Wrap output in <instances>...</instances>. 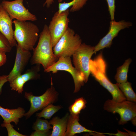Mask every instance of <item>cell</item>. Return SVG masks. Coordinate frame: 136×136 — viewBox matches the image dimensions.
<instances>
[{
  "mask_svg": "<svg viewBox=\"0 0 136 136\" xmlns=\"http://www.w3.org/2000/svg\"><path fill=\"white\" fill-rule=\"evenodd\" d=\"M48 26L44 25L41 32L38 44L33 49L31 64H41L44 69L51 66L58 60L54 54Z\"/></svg>",
  "mask_w": 136,
  "mask_h": 136,
  "instance_id": "obj_1",
  "label": "cell"
},
{
  "mask_svg": "<svg viewBox=\"0 0 136 136\" xmlns=\"http://www.w3.org/2000/svg\"><path fill=\"white\" fill-rule=\"evenodd\" d=\"M107 65L102 53L94 59H90L89 62L90 72L95 80L111 94L112 100L117 102L126 100L124 94L117 84L112 83L106 75Z\"/></svg>",
  "mask_w": 136,
  "mask_h": 136,
  "instance_id": "obj_2",
  "label": "cell"
},
{
  "mask_svg": "<svg viewBox=\"0 0 136 136\" xmlns=\"http://www.w3.org/2000/svg\"><path fill=\"white\" fill-rule=\"evenodd\" d=\"M13 23L15 26L14 36L17 44L25 50H32L38 39L39 29L38 26L30 21L16 19Z\"/></svg>",
  "mask_w": 136,
  "mask_h": 136,
  "instance_id": "obj_3",
  "label": "cell"
},
{
  "mask_svg": "<svg viewBox=\"0 0 136 136\" xmlns=\"http://www.w3.org/2000/svg\"><path fill=\"white\" fill-rule=\"evenodd\" d=\"M79 35L68 27L53 48L54 54L58 58L71 57L82 43Z\"/></svg>",
  "mask_w": 136,
  "mask_h": 136,
  "instance_id": "obj_4",
  "label": "cell"
},
{
  "mask_svg": "<svg viewBox=\"0 0 136 136\" xmlns=\"http://www.w3.org/2000/svg\"><path fill=\"white\" fill-rule=\"evenodd\" d=\"M104 109L113 114L117 113L120 116L119 122L120 125H123L129 121L136 125V104L135 102L127 100L120 102L109 99L105 103Z\"/></svg>",
  "mask_w": 136,
  "mask_h": 136,
  "instance_id": "obj_5",
  "label": "cell"
},
{
  "mask_svg": "<svg viewBox=\"0 0 136 136\" xmlns=\"http://www.w3.org/2000/svg\"><path fill=\"white\" fill-rule=\"evenodd\" d=\"M58 95V93L52 86L40 96H35L31 92H25L24 97L30 104L29 110L24 115L26 119L30 118L35 112L54 102L57 99Z\"/></svg>",
  "mask_w": 136,
  "mask_h": 136,
  "instance_id": "obj_6",
  "label": "cell"
},
{
  "mask_svg": "<svg viewBox=\"0 0 136 136\" xmlns=\"http://www.w3.org/2000/svg\"><path fill=\"white\" fill-rule=\"evenodd\" d=\"M94 50V47L82 43L72 55L75 67L83 77L85 83L88 81L90 74L89 62Z\"/></svg>",
  "mask_w": 136,
  "mask_h": 136,
  "instance_id": "obj_7",
  "label": "cell"
},
{
  "mask_svg": "<svg viewBox=\"0 0 136 136\" xmlns=\"http://www.w3.org/2000/svg\"><path fill=\"white\" fill-rule=\"evenodd\" d=\"M59 71H64L69 73L74 80L75 89L74 93L78 92L81 87L84 84L83 77L76 69L72 65L71 57H62L54 64L44 69L46 73L52 72L56 73Z\"/></svg>",
  "mask_w": 136,
  "mask_h": 136,
  "instance_id": "obj_8",
  "label": "cell"
},
{
  "mask_svg": "<svg viewBox=\"0 0 136 136\" xmlns=\"http://www.w3.org/2000/svg\"><path fill=\"white\" fill-rule=\"evenodd\" d=\"M69 9L54 14L48 26L53 47L63 35L68 27Z\"/></svg>",
  "mask_w": 136,
  "mask_h": 136,
  "instance_id": "obj_9",
  "label": "cell"
},
{
  "mask_svg": "<svg viewBox=\"0 0 136 136\" xmlns=\"http://www.w3.org/2000/svg\"><path fill=\"white\" fill-rule=\"evenodd\" d=\"M23 0L12 1H3L1 4L11 19L21 21H35L36 16L30 13L24 6Z\"/></svg>",
  "mask_w": 136,
  "mask_h": 136,
  "instance_id": "obj_10",
  "label": "cell"
},
{
  "mask_svg": "<svg viewBox=\"0 0 136 136\" xmlns=\"http://www.w3.org/2000/svg\"><path fill=\"white\" fill-rule=\"evenodd\" d=\"M132 25V23L129 21L122 20L118 22L114 20H111L110 22L109 30L107 34L94 47V53L105 48L109 47L111 45L112 41L117 36L120 31L122 30L129 27Z\"/></svg>",
  "mask_w": 136,
  "mask_h": 136,
  "instance_id": "obj_11",
  "label": "cell"
},
{
  "mask_svg": "<svg viewBox=\"0 0 136 136\" xmlns=\"http://www.w3.org/2000/svg\"><path fill=\"white\" fill-rule=\"evenodd\" d=\"M16 46V54L14 64L8 75L9 82L21 74L31 57L30 51L23 49L17 44Z\"/></svg>",
  "mask_w": 136,
  "mask_h": 136,
  "instance_id": "obj_12",
  "label": "cell"
},
{
  "mask_svg": "<svg viewBox=\"0 0 136 136\" xmlns=\"http://www.w3.org/2000/svg\"><path fill=\"white\" fill-rule=\"evenodd\" d=\"M12 20L0 4V31L6 37L13 47L17 44L14 36Z\"/></svg>",
  "mask_w": 136,
  "mask_h": 136,
  "instance_id": "obj_13",
  "label": "cell"
},
{
  "mask_svg": "<svg viewBox=\"0 0 136 136\" xmlns=\"http://www.w3.org/2000/svg\"><path fill=\"white\" fill-rule=\"evenodd\" d=\"M79 115H69L67 121L65 136H73L76 134L83 132H95L102 134L105 133L98 132L88 129L80 124L79 122Z\"/></svg>",
  "mask_w": 136,
  "mask_h": 136,
  "instance_id": "obj_14",
  "label": "cell"
},
{
  "mask_svg": "<svg viewBox=\"0 0 136 136\" xmlns=\"http://www.w3.org/2000/svg\"><path fill=\"white\" fill-rule=\"evenodd\" d=\"M25 111L24 109L19 107L16 109L5 108L0 106V115L4 120L3 122L6 123L13 122L17 125L19 119L24 116Z\"/></svg>",
  "mask_w": 136,
  "mask_h": 136,
  "instance_id": "obj_15",
  "label": "cell"
},
{
  "mask_svg": "<svg viewBox=\"0 0 136 136\" xmlns=\"http://www.w3.org/2000/svg\"><path fill=\"white\" fill-rule=\"evenodd\" d=\"M69 116L67 113L62 118L56 117L50 121L49 123L53 126V130L50 136H65Z\"/></svg>",
  "mask_w": 136,
  "mask_h": 136,
  "instance_id": "obj_16",
  "label": "cell"
},
{
  "mask_svg": "<svg viewBox=\"0 0 136 136\" xmlns=\"http://www.w3.org/2000/svg\"><path fill=\"white\" fill-rule=\"evenodd\" d=\"M88 0H73L68 3H59L58 10L57 11L59 13L65 11L71 7L70 12H74L81 9L86 3Z\"/></svg>",
  "mask_w": 136,
  "mask_h": 136,
  "instance_id": "obj_17",
  "label": "cell"
},
{
  "mask_svg": "<svg viewBox=\"0 0 136 136\" xmlns=\"http://www.w3.org/2000/svg\"><path fill=\"white\" fill-rule=\"evenodd\" d=\"M132 61L130 58L126 59L121 66L117 68L115 78L117 83L127 81V73L129 65Z\"/></svg>",
  "mask_w": 136,
  "mask_h": 136,
  "instance_id": "obj_18",
  "label": "cell"
},
{
  "mask_svg": "<svg viewBox=\"0 0 136 136\" xmlns=\"http://www.w3.org/2000/svg\"><path fill=\"white\" fill-rule=\"evenodd\" d=\"M116 84L125 96L126 100L134 102H136V94L132 88L130 83L127 81Z\"/></svg>",
  "mask_w": 136,
  "mask_h": 136,
  "instance_id": "obj_19",
  "label": "cell"
},
{
  "mask_svg": "<svg viewBox=\"0 0 136 136\" xmlns=\"http://www.w3.org/2000/svg\"><path fill=\"white\" fill-rule=\"evenodd\" d=\"M61 108L60 106H55L51 104L44 108L41 112L37 113L36 116L39 118L43 117L45 119H50Z\"/></svg>",
  "mask_w": 136,
  "mask_h": 136,
  "instance_id": "obj_20",
  "label": "cell"
},
{
  "mask_svg": "<svg viewBox=\"0 0 136 136\" xmlns=\"http://www.w3.org/2000/svg\"><path fill=\"white\" fill-rule=\"evenodd\" d=\"M86 100L83 97L75 99V102L69 107V110L70 114L73 115H78L81 111L86 107Z\"/></svg>",
  "mask_w": 136,
  "mask_h": 136,
  "instance_id": "obj_21",
  "label": "cell"
},
{
  "mask_svg": "<svg viewBox=\"0 0 136 136\" xmlns=\"http://www.w3.org/2000/svg\"><path fill=\"white\" fill-rule=\"evenodd\" d=\"M38 65L37 64L36 66L27 70L24 73L21 75L25 83L29 81L37 79L39 77V75L38 73L40 68Z\"/></svg>",
  "mask_w": 136,
  "mask_h": 136,
  "instance_id": "obj_22",
  "label": "cell"
},
{
  "mask_svg": "<svg viewBox=\"0 0 136 136\" xmlns=\"http://www.w3.org/2000/svg\"><path fill=\"white\" fill-rule=\"evenodd\" d=\"M21 75L9 82L11 90L16 91L19 94H21L22 93L23 90L24 85L25 83L21 77Z\"/></svg>",
  "mask_w": 136,
  "mask_h": 136,
  "instance_id": "obj_23",
  "label": "cell"
},
{
  "mask_svg": "<svg viewBox=\"0 0 136 136\" xmlns=\"http://www.w3.org/2000/svg\"><path fill=\"white\" fill-rule=\"evenodd\" d=\"M12 47L6 37L0 31V50L6 52H10Z\"/></svg>",
  "mask_w": 136,
  "mask_h": 136,
  "instance_id": "obj_24",
  "label": "cell"
},
{
  "mask_svg": "<svg viewBox=\"0 0 136 136\" xmlns=\"http://www.w3.org/2000/svg\"><path fill=\"white\" fill-rule=\"evenodd\" d=\"M2 127H5L7 129L8 136H26L17 132L13 128L14 126L11 123H6L3 122L1 124Z\"/></svg>",
  "mask_w": 136,
  "mask_h": 136,
  "instance_id": "obj_25",
  "label": "cell"
},
{
  "mask_svg": "<svg viewBox=\"0 0 136 136\" xmlns=\"http://www.w3.org/2000/svg\"><path fill=\"white\" fill-rule=\"evenodd\" d=\"M107 3L108 10L110 16L111 20L114 19L115 13V0H106Z\"/></svg>",
  "mask_w": 136,
  "mask_h": 136,
  "instance_id": "obj_26",
  "label": "cell"
},
{
  "mask_svg": "<svg viewBox=\"0 0 136 136\" xmlns=\"http://www.w3.org/2000/svg\"><path fill=\"white\" fill-rule=\"evenodd\" d=\"M43 121V120L39 118L37 119L33 123L32 126L33 129L36 131H42Z\"/></svg>",
  "mask_w": 136,
  "mask_h": 136,
  "instance_id": "obj_27",
  "label": "cell"
},
{
  "mask_svg": "<svg viewBox=\"0 0 136 136\" xmlns=\"http://www.w3.org/2000/svg\"><path fill=\"white\" fill-rule=\"evenodd\" d=\"M8 75H4L0 76V95L2 91V88L4 84L8 81Z\"/></svg>",
  "mask_w": 136,
  "mask_h": 136,
  "instance_id": "obj_28",
  "label": "cell"
},
{
  "mask_svg": "<svg viewBox=\"0 0 136 136\" xmlns=\"http://www.w3.org/2000/svg\"><path fill=\"white\" fill-rule=\"evenodd\" d=\"M6 52L0 50V67L4 65L6 63L7 58Z\"/></svg>",
  "mask_w": 136,
  "mask_h": 136,
  "instance_id": "obj_29",
  "label": "cell"
},
{
  "mask_svg": "<svg viewBox=\"0 0 136 136\" xmlns=\"http://www.w3.org/2000/svg\"><path fill=\"white\" fill-rule=\"evenodd\" d=\"M52 128L50 124L48 121L46 120H43L42 131H48L49 130Z\"/></svg>",
  "mask_w": 136,
  "mask_h": 136,
  "instance_id": "obj_30",
  "label": "cell"
},
{
  "mask_svg": "<svg viewBox=\"0 0 136 136\" xmlns=\"http://www.w3.org/2000/svg\"><path fill=\"white\" fill-rule=\"evenodd\" d=\"M49 131H36L33 132L30 136H50V133Z\"/></svg>",
  "mask_w": 136,
  "mask_h": 136,
  "instance_id": "obj_31",
  "label": "cell"
},
{
  "mask_svg": "<svg viewBox=\"0 0 136 136\" xmlns=\"http://www.w3.org/2000/svg\"><path fill=\"white\" fill-rule=\"evenodd\" d=\"M117 132L116 133H111V135H114L115 136H129V134L128 132H123L117 130Z\"/></svg>",
  "mask_w": 136,
  "mask_h": 136,
  "instance_id": "obj_32",
  "label": "cell"
},
{
  "mask_svg": "<svg viewBox=\"0 0 136 136\" xmlns=\"http://www.w3.org/2000/svg\"><path fill=\"white\" fill-rule=\"evenodd\" d=\"M54 0H46L43 5V6L45 5L47 8H49L51 5L54 3Z\"/></svg>",
  "mask_w": 136,
  "mask_h": 136,
  "instance_id": "obj_33",
  "label": "cell"
},
{
  "mask_svg": "<svg viewBox=\"0 0 136 136\" xmlns=\"http://www.w3.org/2000/svg\"><path fill=\"white\" fill-rule=\"evenodd\" d=\"M124 129L127 132L129 136H136V133L135 132L128 130L124 128Z\"/></svg>",
  "mask_w": 136,
  "mask_h": 136,
  "instance_id": "obj_34",
  "label": "cell"
},
{
  "mask_svg": "<svg viewBox=\"0 0 136 136\" xmlns=\"http://www.w3.org/2000/svg\"><path fill=\"white\" fill-rule=\"evenodd\" d=\"M58 2L59 3H61L63 0H58Z\"/></svg>",
  "mask_w": 136,
  "mask_h": 136,
  "instance_id": "obj_35",
  "label": "cell"
}]
</instances>
